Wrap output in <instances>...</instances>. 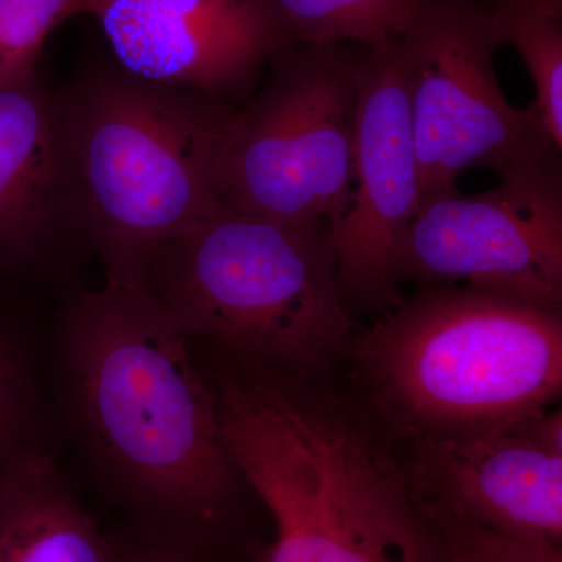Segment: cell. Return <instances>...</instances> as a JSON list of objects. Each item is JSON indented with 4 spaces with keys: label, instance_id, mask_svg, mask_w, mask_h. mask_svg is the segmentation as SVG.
I'll return each instance as SVG.
<instances>
[{
    "label": "cell",
    "instance_id": "obj_1",
    "mask_svg": "<svg viewBox=\"0 0 562 562\" xmlns=\"http://www.w3.org/2000/svg\"><path fill=\"white\" fill-rule=\"evenodd\" d=\"M52 375L55 419L116 502L187 546L221 522L241 476L192 342L146 283L70 290Z\"/></svg>",
    "mask_w": 562,
    "mask_h": 562
},
{
    "label": "cell",
    "instance_id": "obj_2",
    "mask_svg": "<svg viewBox=\"0 0 562 562\" xmlns=\"http://www.w3.org/2000/svg\"><path fill=\"white\" fill-rule=\"evenodd\" d=\"M202 372L225 450L276 522L260 562H439L405 465L369 409L321 375L227 351Z\"/></svg>",
    "mask_w": 562,
    "mask_h": 562
},
{
    "label": "cell",
    "instance_id": "obj_3",
    "mask_svg": "<svg viewBox=\"0 0 562 562\" xmlns=\"http://www.w3.org/2000/svg\"><path fill=\"white\" fill-rule=\"evenodd\" d=\"M81 236L109 283H144L157 251L224 209L238 106L91 61L57 91Z\"/></svg>",
    "mask_w": 562,
    "mask_h": 562
},
{
    "label": "cell",
    "instance_id": "obj_4",
    "mask_svg": "<svg viewBox=\"0 0 562 562\" xmlns=\"http://www.w3.org/2000/svg\"><path fill=\"white\" fill-rule=\"evenodd\" d=\"M392 306L347 347L390 438L483 430L560 397L561 310L464 286Z\"/></svg>",
    "mask_w": 562,
    "mask_h": 562
},
{
    "label": "cell",
    "instance_id": "obj_5",
    "mask_svg": "<svg viewBox=\"0 0 562 562\" xmlns=\"http://www.w3.org/2000/svg\"><path fill=\"white\" fill-rule=\"evenodd\" d=\"M147 290L191 342L322 375L351 339L328 224L217 210L157 251Z\"/></svg>",
    "mask_w": 562,
    "mask_h": 562
},
{
    "label": "cell",
    "instance_id": "obj_6",
    "mask_svg": "<svg viewBox=\"0 0 562 562\" xmlns=\"http://www.w3.org/2000/svg\"><path fill=\"white\" fill-rule=\"evenodd\" d=\"M368 46L288 44L265 88L236 111L225 209L295 224H333L353 181L355 128Z\"/></svg>",
    "mask_w": 562,
    "mask_h": 562
},
{
    "label": "cell",
    "instance_id": "obj_7",
    "mask_svg": "<svg viewBox=\"0 0 562 562\" xmlns=\"http://www.w3.org/2000/svg\"><path fill=\"white\" fill-rule=\"evenodd\" d=\"M409 109L424 198L453 190L469 169L498 176L561 161L530 109L506 101L490 7L475 0H424L402 33Z\"/></svg>",
    "mask_w": 562,
    "mask_h": 562
},
{
    "label": "cell",
    "instance_id": "obj_8",
    "mask_svg": "<svg viewBox=\"0 0 562 562\" xmlns=\"http://www.w3.org/2000/svg\"><path fill=\"white\" fill-rule=\"evenodd\" d=\"M494 190L422 199L395 280L494 292L561 310V161L506 173Z\"/></svg>",
    "mask_w": 562,
    "mask_h": 562
},
{
    "label": "cell",
    "instance_id": "obj_9",
    "mask_svg": "<svg viewBox=\"0 0 562 562\" xmlns=\"http://www.w3.org/2000/svg\"><path fill=\"white\" fill-rule=\"evenodd\" d=\"M422 198L408 76L397 38L366 54L350 199L328 225L347 305L398 302L395 261Z\"/></svg>",
    "mask_w": 562,
    "mask_h": 562
},
{
    "label": "cell",
    "instance_id": "obj_10",
    "mask_svg": "<svg viewBox=\"0 0 562 562\" xmlns=\"http://www.w3.org/2000/svg\"><path fill=\"white\" fill-rule=\"evenodd\" d=\"M111 58L138 79L241 106L294 43L269 0H85Z\"/></svg>",
    "mask_w": 562,
    "mask_h": 562
},
{
    "label": "cell",
    "instance_id": "obj_11",
    "mask_svg": "<svg viewBox=\"0 0 562 562\" xmlns=\"http://www.w3.org/2000/svg\"><path fill=\"white\" fill-rule=\"evenodd\" d=\"M402 461L413 490L454 516L561 543V409L419 439Z\"/></svg>",
    "mask_w": 562,
    "mask_h": 562
},
{
    "label": "cell",
    "instance_id": "obj_12",
    "mask_svg": "<svg viewBox=\"0 0 562 562\" xmlns=\"http://www.w3.org/2000/svg\"><path fill=\"white\" fill-rule=\"evenodd\" d=\"M81 236L57 92L41 76L0 90V261L41 262Z\"/></svg>",
    "mask_w": 562,
    "mask_h": 562
},
{
    "label": "cell",
    "instance_id": "obj_13",
    "mask_svg": "<svg viewBox=\"0 0 562 562\" xmlns=\"http://www.w3.org/2000/svg\"><path fill=\"white\" fill-rule=\"evenodd\" d=\"M0 562H121L79 501L54 450L0 468Z\"/></svg>",
    "mask_w": 562,
    "mask_h": 562
},
{
    "label": "cell",
    "instance_id": "obj_14",
    "mask_svg": "<svg viewBox=\"0 0 562 562\" xmlns=\"http://www.w3.org/2000/svg\"><path fill=\"white\" fill-rule=\"evenodd\" d=\"M490 9L502 44L516 47L535 81L531 110L562 150V13L536 0H497Z\"/></svg>",
    "mask_w": 562,
    "mask_h": 562
},
{
    "label": "cell",
    "instance_id": "obj_15",
    "mask_svg": "<svg viewBox=\"0 0 562 562\" xmlns=\"http://www.w3.org/2000/svg\"><path fill=\"white\" fill-rule=\"evenodd\" d=\"M303 43L379 46L401 38L424 0H269Z\"/></svg>",
    "mask_w": 562,
    "mask_h": 562
},
{
    "label": "cell",
    "instance_id": "obj_16",
    "mask_svg": "<svg viewBox=\"0 0 562 562\" xmlns=\"http://www.w3.org/2000/svg\"><path fill=\"white\" fill-rule=\"evenodd\" d=\"M54 422L31 350L0 321V468L27 453L54 450Z\"/></svg>",
    "mask_w": 562,
    "mask_h": 562
},
{
    "label": "cell",
    "instance_id": "obj_17",
    "mask_svg": "<svg viewBox=\"0 0 562 562\" xmlns=\"http://www.w3.org/2000/svg\"><path fill=\"white\" fill-rule=\"evenodd\" d=\"M416 495L431 525L439 562H562L561 543L492 530Z\"/></svg>",
    "mask_w": 562,
    "mask_h": 562
},
{
    "label": "cell",
    "instance_id": "obj_18",
    "mask_svg": "<svg viewBox=\"0 0 562 562\" xmlns=\"http://www.w3.org/2000/svg\"><path fill=\"white\" fill-rule=\"evenodd\" d=\"M85 0H0V90L38 76L44 43Z\"/></svg>",
    "mask_w": 562,
    "mask_h": 562
},
{
    "label": "cell",
    "instance_id": "obj_19",
    "mask_svg": "<svg viewBox=\"0 0 562 562\" xmlns=\"http://www.w3.org/2000/svg\"><path fill=\"white\" fill-rule=\"evenodd\" d=\"M121 562H194L190 546L187 543L173 541V539L162 538V536H151L131 546L121 547Z\"/></svg>",
    "mask_w": 562,
    "mask_h": 562
},
{
    "label": "cell",
    "instance_id": "obj_20",
    "mask_svg": "<svg viewBox=\"0 0 562 562\" xmlns=\"http://www.w3.org/2000/svg\"><path fill=\"white\" fill-rule=\"evenodd\" d=\"M536 2L549 7V9L558 11V13H562V0H536Z\"/></svg>",
    "mask_w": 562,
    "mask_h": 562
},
{
    "label": "cell",
    "instance_id": "obj_21",
    "mask_svg": "<svg viewBox=\"0 0 562 562\" xmlns=\"http://www.w3.org/2000/svg\"><path fill=\"white\" fill-rule=\"evenodd\" d=\"M475 2L484 3V5H492V3L497 2V0H475Z\"/></svg>",
    "mask_w": 562,
    "mask_h": 562
}]
</instances>
